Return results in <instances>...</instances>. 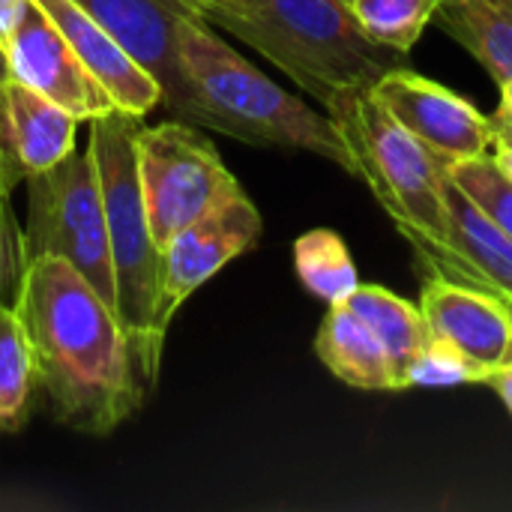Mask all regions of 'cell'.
<instances>
[{
    "instance_id": "1",
    "label": "cell",
    "mask_w": 512,
    "mask_h": 512,
    "mask_svg": "<svg viewBox=\"0 0 512 512\" xmlns=\"http://www.w3.org/2000/svg\"><path fill=\"white\" fill-rule=\"evenodd\" d=\"M12 306L30 342L36 399L51 420L102 438L141 411L150 393L126 330L69 261L33 258Z\"/></svg>"
},
{
    "instance_id": "2",
    "label": "cell",
    "mask_w": 512,
    "mask_h": 512,
    "mask_svg": "<svg viewBox=\"0 0 512 512\" xmlns=\"http://www.w3.org/2000/svg\"><path fill=\"white\" fill-rule=\"evenodd\" d=\"M327 114L351 153L354 177L369 186L429 276L474 285L450 231L447 186L453 162L405 129L372 87L339 93Z\"/></svg>"
},
{
    "instance_id": "3",
    "label": "cell",
    "mask_w": 512,
    "mask_h": 512,
    "mask_svg": "<svg viewBox=\"0 0 512 512\" xmlns=\"http://www.w3.org/2000/svg\"><path fill=\"white\" fill-rule=\"evenodd\" d=\"M213 27L237 36L324 108L372 87L405 54L372 42L345 0H189Z\"/></svg>"
},
{
    "instance_id": "4",
    "label": "cell",
    "mask_w": 512,
    "mask_h": 512,
    "mask_svg": "<svg viewBox=\"0 0 512 512\" xmlns=\"http://www.w3.org/2000/svg\"><path fill=\"white\" fill-rule=\"evenodd\" d=\"M177 54L207 132L252 147L315 153L354 177L351 153L330 114L315 111L255 69L198 12H189L180 21Z\"/></svg>"
},
{
    "instance_id": "5",
    "label": "cell",
    "mask_w": 512,
    "mask_h": 512,
    "mask_svg": "<svg viewBox=\"0 0 512 512\" xmlns=\"http://www.w3.org/2000/svg\"><path fill=\"white\" fill-rule=\"evenodd\" d=\"M144 117L108 111L90 120L87 150L93 153L108 246L117 288V321L132 345L135 369L147 393H153L162 369L168 327L159 318V267L162 249L156 246L138 183V129Z\"/></svg>"
},
{
    "instance_id": "6",
    "label": "cell",
    "mask_w": 512,
    "mask_h": 512,
    "mask_svg": "<svg viewBox=\"0 0 512 512\" xmlns=\"http://www.w3.org/2000/svg\"><path fill=\"white\" fill-rule=\"evenodd\" d=\"M24 195L27 264L42 255H57L69 261L117 315L114 264L93 153L72 150L60 165L27 174Z\"/></svg>"
},
{
    "instance_id": "7",
    "label": "cell",
    "mask_w": 512,
    "mask_h": 512,
    "mask_svg": "<svg viewBox=\"0 0 512 512\" xmlns=\"http://www.w3.org/2000/svg\"><path fill=\"white\" fill-rule=\"evenodd\" d=\"M135 156L150 234L159 249L240 189L207 129L177 117L156 126L141 123Z\"/></svg>"
},
{
    "instance_id": "8",
    "label": "cell",
    "mask_w": 512,
    "mask_h": 512,
    "mask_svg": "<svg viewBox=\"0 0 512 512\" xmlns=\"http://www.w3.org/2000/svg\"><path fill=\"white\" fill-rule=\"evenodd\" d=\"M264 231V219L246 189H234L210 213L183 228L165 249L159 267V318L171 327L177 309L222 267L246 255Z\"/></svg>"
},
{
    "instance_id": "9",
    "label": "cell",
    "mask_w": 512,
    "mask_h": 512,
    "mask_svg": "<svg viewBox=\"0 0 512 512\" xmlns=\"http://www.w3.org/2000/svg\"><path fill=\"white\" fill-rule=\"evenodd\" d=\"M126 51L144 66L162 87V108L171 117L207 129L204 114L186 84L177 30L180 21L195 12L189 0H78Z\"/></svg>"
},
{
    "instance_id": "10",
    "label": "cell",
    "mask_w": 512,
    "mask_h": 512,
    "mask_svg": "<svg viewBox=\"0 0 512 512\" xmlns=\"http://www.w3.org/2000/svg\"><path fill=\"white\" fill-rule=\"evenodd\" d=\"M372 93L405 129L450 162L489 156L495 141L492 117L462 93L405 66L384 72L372 84Z\"/></svg>"
},
{
    "instance_id": "11",
    "label": "cell",
    "mask_w": 512,
    "mask_h": 512,
    "mask_svg": "<svg viewBox=\"0 0 512 512\" xmlns=\"http://www.w3.org/2000/svg\"><path fill=\"white\" fill-rule=\"evenodd\" d=\"M3 72L48 96L75 120H93L117 111L108 90L78 60L66 36L36 6V0L27 3L21 21L3 45Z\"/></svg>"
},
{
    "instance_id": "12",
    "label": "cell",
    "mask_w": 512,
    "mask_h": 512,
    "mask_svg": "<svg viewBox=\"0 0 512 512\" xmlns=\"http://www.w3.org/2000/svg\"><path fill=\"white\" fill-rule=\"evenodd\" d=\"M420 312L432 336L450 342L489 372L512 363V324L504 297L444 276H429L420 291Z\"/></svg>"
},
{
    "instance_id": "13",
    "label": "cell",
    "mask_w": 512,
    "mask_h": 512,
    "mask_svg": "<svg viewBox=\"0 0 512 512\" xmlns=\"http://www.w3.org/2000/svg\"><path fill=\"white\" fill-rule=\"evenodd\" d=\"M36 6L57 24L78 60L108 90L117 111L147 117L162 105V87L156 78L138 66L129 51L78 0H36Z\"/></svg>"
},
{
    "instance_id": "14",
    "label": "cell",
    "mask_w": 512,
    "mask_h": 512,
    "mask_svg": "<svg viewBox=\"0 0 512 512\" xmlns=\"http://www.w3.org/2000/svg\"><path fill=\"white\" fill-rule=\"evenodd\" d=\"M0 123L24 177L60 165L75 150L78 120L6 72L0 75Z\"/></svg>"
},
{
    "instance_id": "15",
    "label": "cell",
    "mask_w": 512,
    "mask_h": 512,
    "mask_svg": "<svg viewBox=\"0 0 512 512\" xmlns=\"http://www.w3.org/2000/svg\"><path fill=\"white\" fill-rule=\"evenodd\" d=\"M315 354L330 375L348 387L369 393H402V381L384 345L348 303L327 306L315 336Z\"/></svg>"
},
{
    "instance_id": "16",
    "label": "cell",
    "mask_w": 512,
    "mask_h": 512,
    "mask_svg": "<svg viewBox=\"0 0 512 512\" xmlns=\"http://www.w3.org/2000/svg\"><path fill=\"white\" fill-rule=\"evenodd\" d=\"M450 231L459 258L465 261L474 288L512 300V237L495 225L450 177L447 186Z\"/></svg>"
},
{
    "instance_id": "17",
    "label": "cell",
    "mask_w": 512,
    "mask_h": 512,
    "mask_svg": "<svg viewBox=\"0 0 512 512\" xmlns=\"http://www.w3.org/2000/svg\"><path fill=\"white\" fill-rule=\"evenodd\" d=\"M435 21L498 81H512V3L441 0Z\"/></svg>"
},
{
    "instance_id": "18",
    "label": "cell",
    "mask_w": 512,
    "mask_h": 512,
    "mask_svg": "<svg viewBox=\"0 0 512 512\" xmlns=\"http://www.w3.org/2000/svg\"><path fill=\"white\" fill-rule=\"evenodd\" d=\"M345 303L372 327V333L384 345V351L402 381L405 366L432 339V330H429L420 306L408 303L405 297L393 294L384 285H357V291ZM402 390H405V384H402Z\"/></svg>"
},
{
    "instance_id": "19",
    "label": "cell",
    "mask_w": 512,
    "mask_h": 512,
    "mask_svg": "<svg viewBox=\"0 0 512 512\" xmlns=\"http://www.w3.org/2000/svg\"><path fill=\"white\" fill-rule=\"evenodd\" d=\"M294 273L300 285L327 306L345 303L360 285L348 243L330 228H312L294 240Z\"/></svg>"
},
{
    "instance_id": "20",
    "label": "cell",
    "mask_w": 512,
    "mask_h": 512,
    "mask_svg": "<svg viewBox=\"0 0 512 512\" xmlns=\"http://www.w3.org/2000/svg\"><path fill=\"white\" fill-rule=\"evenodd\" d=\"M36 402V372L15 306L0 300V438L27 426Z\"/></svg>"
},
{
    "instance_id": "21",
    "label": "cell",
    "mask_w": 512,
    "mask_h": 512,
    "mask_svg": "<svg viewBox=\"0 0 512 512\" xmlns=\"http://www.w3.org/2000/svg\"><path fill=\"white\" fill-rule=\"evenodd\" d=\"M441 0H348L363 33L399 54H408L435 21Z\"/></svg>"
},
{
    "instance_id": "22",
    "label": "cell",
    "mask_w": 512,
    "mask_h": 512,
    "mask_svg": "<svg viewBox=\"0 0 512 512\" xmlns=\"http://www.w3.org/2000/svg\"><path fill=\"white\" fill-rule=\"evenodd\" d=\"M18 183H24V171L15 162V156L6 144V135H3V123H0V300L9 306L18 297L21 279L27 270L24 225L12 204V192Z\"/></svg>"
},
{
    "instance_id": "23",
    "label": "cell",
    "mask_w": 512,
    "mask_h": 512,
    "mask_svg": "<svg viewBox=\"0 0 512 512\" xmlns=\"http://www.w3.org/2000/svg\"><path fill=\"white\" fill-rule=\"evenodd\" d=\"M489 369L453 348L450 342L432 336L420 354L405 366L402 384L405 390L420 387V390H438V387H468V384H486Z\"/></svg>"
},
{
    "instance_id": "24",
    "label": "cell",
    "mask_w": 512,
    "mask_h": 512,
    "mask_svg": "<svg viewBox=\"0 0 512 512\" xmlns=\"http://www.w3.org/2000/svg\"><path fill=\"white\" fill-rule=\"evenodd\" d=\"M450 177L495 225H501L512 237V180L495 165L492 153L453 162Z\"/></svg>"
},
{
    "instance_id": "25",
    "label": "cell",
    "mask_w": 512,
    "mask_h": 512,
    "mask_svg": "<svg viewBox=\"0 0 512 512\" xmlns=\"http://www.w3.org/2000/svg\"><path fill=\"white\" fill-rule=\"evenodd\" d=\"M27 3H30V0H0V54H3V45H6L9 33H12L15 24L21 21Z\"/></svg>"
},
{
    "instance_id": "26",
    "label": "cell",
    "mask_w": 512,
    "mask_h": 512,
    "mask_svg": "<svg viewBox=\"0 0 512 512\" xmlns=\"http://www.w3.org/2000/svg\"><path fill=\"white\" fill-rule=\"evenodd\" d=\"M492 126H495V135L512 138V81L501 84V105L492 117Z\"/></svg>"
},
{
    "instance_id": "27",
    "label": "cell",
    "mask_w": 512,
    "mask_h": 512,
    "mask_svg": "<svg viewBox=\"0 0 512 512\" xmlns=\"http://www.w3.org/2000/svg\"><path fill=\"white\" fill-rule=\"evenodd\" d=\"M486 384L501 396V402L507 405V411H510V417H512V363L510 366L495 369V372L489 375V381H486Z\"/></svg>"
},
{
    "instance_id": "28",
    "label": "cell",
    "mask_w": 512,
    "mask_h": 512,
    "mask_svg": "<svg viewBox=\"0 0 512 512\" xmlns=\"http://www.w3.org/2000/svg\"><path fill=\"white\" fill-rule=\"evenodd\" d=\"M492 159H495V165L512 180V138L495 135V141H492Z\"/></svg>"
},
{
    "instance_id": "29",
    "label": "cell",
    "mask_w": 512,
    "mask_h": 512,
    "mask_svg": "<svg viewBox=\"0 0 512 512\" xmlns=\"http://www.w3.org/2000/svg\"><path fill=\"white\" fill-rule=\"evenodd\" d=\"M507 312H510V324H512V300H507Z\"/></svg>"
},
{
    "instance_id": "30",
    "label": "cell",
    "mask_w": 512,
    "mask_h": 512,
    "mask_svg": "<svg viewBox=\"0 0 512 512\" xmlns=\"http://www.w3.org/2000/svg\"><path fill=\"white\" fill-rule=\"evenodd\" d=\"M0 75H3V54H0Z\"/></svg>"
},
{
    "instance_id": "31",
    "label": "cell",
    "mask_w": 512,
    "mask_h": 512,
    "mask_svg": "<svg viewBox=\"0 0 512 512\" xmlns=\"http://www.w3.org/2000/svg\"><path fill=\"white\" fill-rule=\"evenodd\" d=\"M504 3H512V0H504Z\"/></svg>"
},
{
    "instance_id": "32",
    "label": "cell",
    "mask_w": 512,
    "mask_h": 512,
    "mask_svg": "<svg viewBox=\"0 0 512 512\" xmlns=\"http://www.w3.org/2000/svg\"><path fill=\"white\" fill-rule=\"evenodd\" d=\"M345 3H348V0H345Z\"/></svg>"
}]
</instances>
